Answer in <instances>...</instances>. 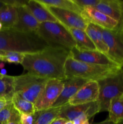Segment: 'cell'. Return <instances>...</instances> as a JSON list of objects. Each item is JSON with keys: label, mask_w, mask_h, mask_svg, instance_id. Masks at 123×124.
<instances>
[{"label": "cell", "mask_w": 123, "mask_h": 124, "mask_svg": "<svg viewBox=\"0 0 123 124\" xmlns=\"http://www.w3.org/2000/svg\"><path fill=\"white\" fill-rule=\"evenodd\" d=\"M70 50L60 47L48 46L33 54H24L21 65L28 73L43 78L65 80V63Z\"/></svg>", "instance_id": "obj_1"}, {"label": "cell", "mask_w": 123, "mask_h": 124, "mask_svg": "<svg viewBox=\"0 0 123 124\" xmlns=\"http://www.w3.org/2000/svg\"><path fill=\"white\" fill-rule=\"evenodd\" d=\"M48 46L37 31H24L14 28H2L0 30V51L33 54Z\"/></svg>", "instance_id": "obj_2"}, {"label": "cell", "mask_w": 123, "mask_h": 124, "mask_svg": "<svg viewBox=\"0 0 123 124\" xmlns=\"http://www.w3.org/2000/svg\"><path fill=\"white\" fill-rule=\"evenodd\" d=\"M119 70L118 67L96 65L79 61L69 56L65 63L66 79L80 78L89 81H98L116 73Z\"/></svg>", "instance_id": "obj_3"}, {"label": "cell", "mask_w": 123, "mask_h": 124, "mask_svg": "<svg viewBox=\"0 0 123 124\" xmlns=\"http://www.w3.org/2000/svg\"><path fill=\"white\" fill-rule=\"evenodd\" d=\"M36 31L49 46L63 47L69 50L76 47L70 31L59 22L41 23Z\"/></svg>", "instance_id": "obj_4"}, {"label": "cell", "mask_w": 123, "mask_h": 124, "mask_svg": "<svg viewBox=\"0 0 123 124\" xmlns=\"http://www.w3.org/2000/svg\"><path fill=\"white\" fill-rule=\"evenodd\" d=\"M48 79L26 74L13 76V93L35 104L43 91Z\"/></svg>", "instance_id": "obj_5"}, {"label": "cell", "mask_w": 123, "mask_h": 124, "mask_svg": "<svg viewBox=\"0 0 123 124\" xmlns=\"http://www.w3.org/2000/svg\"><path fill=\"white\" fill-rule=\"evenodd\" d=\"M97 82L99 86L98 102L100 112L108 111L111 100L123 94V76L119 70L116 73Z\"/></svg>", "instance_id": "obj_6"}, {"label": "cell", "mask_w": 123, "mask_h": 124, "mask_svg": "<svg viewBox=\"0 0 123 124\" xmlns=\"http://www.w3.org/2000/svg\"><path fill=\"white\" fill-rule=\"evenodd\" d=\"M104 41L108 47L107 55L120 66L123 62V25H118L113 30L102 28Z\"/></svg>", "instance_id": "obj_7"}, {"label": "cell", "mask_w": 123, "mask_h": 124, "mask_svg": "<svg viewBox=\"0 0 123 124\" xmlns=\"http://www.w3.org/2000/svg\"><path fill=\"white\" fill-rule=\"evenodd\" d=\"M63 88V81L56 79H48L45 86L34 104L36 111H42L53 107Z\"/></svg>", "instance_id": "obj_8"}, {"label": "cell", "mask_w": 123, "mask_h": 124, "mask_svg": "<svg viewBox=\"0 0 123 124\" xmlns=\"http://www.w3.org/2000/svg\"><path fill=\"white\" fill-rule=\"evenodd\" d=\"M57 21L67 29H77L85 30L90 22L83 16L72 11L55 7H47Z\"/></svg>", "instance_id": "obj_9"}, {"label": "cell", "mask_w": 123, "mask_h": 124, "mask_svg": "<svg viewBox=\"0 0 123 124\" xmlns=\"http://www.w3.org/2000/svg\"><path fill=\"white\" fill-rule=\"evenodd\" d=\"M98 113H100V105L98 101L76 105L68 104L62 106L58 117L73 121L79 116H86L90 119Z\"/></svg>", "instance_id": "obj_10"}, {"label": "cell", "mask_w": 123, "mask_h": 124, "mask_svg": "<svg viewBox=\"0 0 123 124\" xmlns=\"http://www.w3.org/2000/svg\"><path fill=\"white\" fill-rule=\"evenodd\" d=\"M70 56L74 59L89 64L106 66L118 67L119 65L105 53L98 50H80L76 47L70 50Z\"/></svg>", "instance_id": "obj_11"}, {"label": "cell", "mask_w": 123, "mask_h": 124, "mask_svg": "<svg viewBox=\"0 0 123 124\" xmlns=\"http://www.w3.org/2000/svg\"><path fill=\"white\" fill-rule=\"evenodd\" d=\"M99 86L97 81H89L84 84L77 93L70 99L68 104L80 105L98 101Z\"/></svg>", "instance_id": "obj_12"}, {"label": "cell", "mask_w": 123, "mask_h": 124, "mask_svg": "<svg viewBox=\"0 0 123 124\" xmlns=\"http://www.w3.org/2000/svg\"><path fill=\"white\" fill-rule=\"evenodd\" d=\"M63 81V88L62 92L52 107H59L68 104L70 99L89 80L80 78H72L65 79Z\"/></svg>", "instance_id": "obj_13"}, {"label": "cell", "mask_w": 123, "mask_h": 124, "mask_svg": "<svg viewBox=\"0 0 123 124\" xmlns=\"http://www.w3.org/2000/svg\"><path fill=\"white\" fill-rule=\"evenodd\" d=\"M82 16L90 23L107 30H113L118 25L117 21L100 12L94 7H86L83 9Z\"/></svg>", "instance_id": "obj_14"}, {"label": "cell", "mask_w": 123, "mask_h": 124, "mask_svg": "<svg viewBox=\"0 0 123 124\" xmlns=\"http://www.w3.org/2000/svg\"><path fill=\"white\" fill-rule=\"evenodd\" d=\"M18 19L13 28L24 31H36L41 23H39L28 10L26 6L22 5L16 7Z\"/></svg>", "instance_id": "obj_15"}, {"label": "cell", "mask_w": 123, "mask_h": 124, "mask_svg": "<svg viewBox=\"0 0 123 124\" xmlns=\"http://www.w3.org/2000/svg\"><path fill=\"white\" fill-rule=\"evenodd\" d=\"M25 6L39 23L45 22H58L56 18L49 12L48 8L39 2L38 0L27 1Z\"/></svg>", "instance_id": "obj_16"}, {"label": "cell", "mask_w": 123, "mask_h": 124, "mask_svg": "<svg viewBox=\"0 0 123 124\" xmlns=\"http://www.w3.org/2000/svg\"><path fill=\"white\" fill-rule=\"evenodd\" d=\"M95 8L104 14L117 21L118 23L121 20L123 15L121 1L100 0Z\"/></svg>", "instance_id": "obj_17"}, {"label": "cell", "mask_w": 123, "mask_h": 124, "mask_svg": "<svg viewBox=\"0 0 123 124\" xmlns=\"http://www.w3.org/2000/svg\"><path fill=\"white\" fill-rule=\"evenodd\" d=\"M84 31L94 44L96 50L107 54L109 51L108 47L104 41L102 28L93 23H89Z\"/></svg>", "instance_id": "obj_18"}, {"label": "cell", "mask_w": 123, "mask_h": 124, "mask_svg": "<svg viewBox=\"0 0 123 124\" xmlns=\"http://www.w3.org/2000/svg\"><path fill=\"white\" fill-rule=\"evenodd\" d=\"M76 43V48L80 50H96V47L84 30L69 29Z\"/></svg>", "instance_id": "obj_19"}, {"label": "cell", "mask_w": 123, "mask_h": 124, "mask_svg": "<svg viewBox=\"0 0 123 124\" xmlns=\"http://www.w3.org/2000/svg\"><path fill=\"white\" fill-rule=\"evenodd\" d=\"M17 19V8L14 6L7 3L0 9V23L2 28H13L16 23Z\"/></svg>", "instance_id": "obj_20"}, {"label": "cell", "mask_w": 123, "mask_h": 124, "mask_svg": "<svg viewBox=\"0 0 123 124\" xmlns=\"http://www.w3.org/2000/svg\"><path fill=\"white\" fill-rule=\"evenodd\" d=\"M108 119L115 124L123 121V94L113 98L110 103Z\"/></svg>", "instance_id": "obj_21"}, {"label": "cell", "mask_w": 123, "mask_h": 124, "mask_svg": "<svg viewBox=\"0 0 123 124\" xmlns=\"http://www.w3.org/2000/svg\"><path fill=\"white\" fill-rule=\"evenodd\" d=\"M47 7H55L64 10L72 11L82 15L83 10L73 2L72 0H38Z\"/></svg>", "instance_id": "obj_22"}, {"label": "cell", "mask_w": 123, "mask_h": 124, "mask_svg": "<svg viewBox=\"0 0 123 124\" xmlns=\"http://www.w3.org/2000/svg\"><path fill=\"white\" fill-rule=\"evenodd\" d=\"M14 107L20 114H32L36 112L34 104L13 93L12 99Z\"/></svg>", "instance_id": "obj_23"}, {"label": "cell", "mask_w": 123, "mask_h": 124, "mask_svg": "<svg viewBox=\"0 0 123 124\" xmlns=\"http://www.w3.org/2000/svg\"><path fill=\"white\" fill-rule=\"evenodd\" d=\"M62 107H51L41 111L39 116L34 124H51L59 116Z\"/></svg>", "instance_id": "obj_24"}, {"label": "cell", "mask_w": 123, "mask_h": 124, "mask_svg": "<svg viewBox=\"0 0 123 124\" xmlns=\"http://www.w3.org/2000/svg\"><path fill=\"white\" fill-rule=\"evenodd\" d=\"M20 119V113L16 109L12 101L0 111V122L7 124L11 120Z\"/></svg>", "instance_id": "obj_25"}, {"label": "cell", "mask_w": 123, "mask_h": 124, "mask_svg": "<svg viewBox=\"0 0 123 124\" xmlns=\"http://www.w3.org/2000/svg\"><path fill=\"white\" fill-rule=\"evenodd\" d=\"M13 76L6 75L0 79V97L12 99L13 94Z\"/></svg>", "instance_id": "obj_26"}, {"label": "cell", "mask_w": 123, "mask_h": 124, "mask_svg": "<svg viewBox=\"0 0 123 124\" xmlns=\"http://www.w3.org/2000/svg\"><path fill=\"white\" fill-rule=\"evenodd\" d=\"M24 54L14 52L0 51V61L10 64H21L23 62Z\"/></svg>", "instance_id": "obj_27"}, {"label": "cell", "mask_w": 123, "mask_h": 124, "mask_svg": "<svg viewBox=\"0 0 123 124\" xmlns=\"http://www.w3.org/2000/svg\"><path fill=\"white\" fill-rule=\"evenodd\" d=\"M41 111H36L32 114H20V122L22 124H34L37 121Z\"/></svg>", "instance_id": "obj_28"}, {"label": "cell", "mask_w": 123, "mask_h": 124, "mask_svg": "<svg viewBox=\"0 0 123 124\" xmlns=\"http://www.w3.org/2000/svg\"><path fill=\"white\" fill-rule=\"evenodd\" d=\"M72 1L83 10V8L86 7H95L99 3L100 0H72Z\"/></svg>", "instance_id": "obj_29"}, {"label": "cell", "mask_w": 123, "mask_h": 124, "mask_svg": "<svg viewBox=\"0 0 123 124\" xmlns=\"http://www.w3.org/2000/svg\"><path fill=\"white\" fill-rule=\"evenodd\" d=\"M73 124H89V119L86 116H82L75 119Z\"/></svg>", "instance_id": "obj_30"}, {"label": "cell", "mask_w": 123, "mask_h": 124, "mask_svg": "<svg viewBox=\"0 0 123 124\" xmlns=\"http://www.w3.org/2000/svg\"><path fill=\"white\" fill-rule=\"evenodd\" d=\"M11 101L12 99H10L6 97H0V111Z\"/></svg>", "instance_id": "obj_31"}, {"label": "cell", "mask_w": 123, "mask_h": 124, "mask_svg": "<svg viewBox=\"0 0 123 124\" xmlns=\"http://www.w3.org/2000/svg\"><path fill=\"white\" fill-rule=\"evenodd\" d=\"M67 121V120H66L65 119L57 117L53 122H52V123L51 124H65Z\"/></svg>", "instance_id": "obj_32"}, {"label": "cell", "mask_w": 123, "mask_h": 124, "mask_svg": "<svg viewBox=\"0 0 123 124\" xmlns=\"http://www.w3.org/2000/svg\"><path fill=\"white\" fill-rule=\"evenodd\" d=\"M92 124H115L114 123V122H112V121H110V120L107 118L106 119V120H104V121H101V122H96V123H93Z\"/></svg>", "instance_id": "obj_33"}, {"label": "cell", "mask_w": 123, "mask_h": 124, "mask_svg": "<svg viewBox=\"0 0 123 124\" xmlns=\"http://www.w3.org/2000/svg\"><path fill=\"white\" fill-rule=\"evenodd\" d=\"M7 124H22L20 122V119L19 120H11L8 121Z\"/></svg>", "instance_id": "obj_34"}, {"label": "cell", "mask_w": 123, "mask_h": 124, "mask_svg": "<svg viewBox=\"0 0 123 124\" xmlns=\"http://www.w3.org/2000/svg\"><path fill=\"white\" fill-rule=\"evenodd\" d=\"M6 4H7V3H6V1H0V9L4 7Z\"/></svg>", "instance_id": "obj_35"}, {"label": "cell", "mask_w": 123, "mask_h": 124, "mask_svg": "<svg viewBox=\"0 0 123 124\" xmlns=\"http://www.w3.org/2000/svg\"><path fill=\"white\" fill-rule=\"evenodd\" d=\"M121 4H122V9H123V15H122V19L121 21L119 22V24L123 25V1H121Z\"/></svg>", "instance_id": "obj_36"}, {"label": "cell", "mask_w": 123, "mask_h": 124, "mask_svg": "<svg viewBox=\"0 0 123 124\" xmlns=\"http://www.w3.org/2000/svg\"><path fill=\"white\" fill-rule=\"evenodd\" d=\"M119 70H120V71L121 72L122 75L123 76V62L122 63L121 65H120V67H119Z\"/></svg>", "instance_id": "obj_37"}, {"label": "cell", "mask_w": 123, "mask_h": 124, "mask_svg": "<svg viewBox=\"0 0 123 124\" xmlns=\"http://www.w3.org/2000/svg\"><path fill=\"white\" fill-rule=\"evenodd\" d=\"M65 124H73V122L72 121H68L67 122H66Z\"/></svg>", "instance_id": "obj_38"}, {"label": "cell", "mask_w": 123, "mask_h": 124, "mask_svg": "<svg viewBox=\"0 0 123 124\" xmlns=\"http://www.w3.org/2000/svg\"><path fill=\"white\" fill-rule=\"evenodd\" d=\"M4 76H3V75H2V74L1 73V72H0V79H1V78H2L4 77Z\"/></svg>", "instance_id": "obj_39"}, {"label": "cell", "mask_w": 123, "mask_h": 124, "mask_svg": "<svg viewBox=\"0 0 123 124\" xmlns=\"http://www.w3.org/2000/svg\"><path fill=\"white\" fill-rule=\"evenodd\" d=\"M2 24H1V23H0V30H1V29H2Z\"/></svg>", "instance_id": "obj_40"}, {"label": "cell", "mask_w": 123, "mask_h": 124, "mask_svg": "<svg viewBox=\"0 0 123 124\" xmlns=\"http://www.w3.org/2000/svg\"><path fill=\"white\" fill-rule=\"evenodd\" d=\"M117 124H123V121H122V122H119V123H118Z\"/></svg>", "instance_id": "obj_41"}, {"label": "cell", "mask_w": 123, "mask_h": 124, "mask_svg": "<svg viewBox=\"0 0 123 124\" xmlns=\"http://www.w3.org/2000/svg\"><path fill=\"white\" fill-rule=\"evenodd\" d=\"M0 124H2V123H1V122H0Z\"/></svg>", "instance_id": "obj_42"}, {"label": "cell", "mask_w": 123, "mask_h": 124, "mask_svg": "<svg viewBox=\"0 0 123 124\" xmlns=\"http://www.w3.org/2000/svg\"></svg>", "instance_id": "obj_43"}]
</instances>
